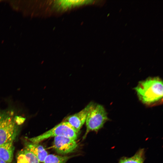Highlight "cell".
<instances>
[{"instance_id":"cell-1","label":"cell","mask_w":163,"mask_h":163,"mask_svg":"<svg viewBox=\"0 0 163 163\" xmlns=\"http://www.w3.org/2000/svg\"><path fill=\"white\" fill-rule=\"evenodd\" d=\"M139 99L145 104L152 105L162 101L163 82L158 77L141 81L135 88Z\"/></svg>"},{"instance_id":"cell-2","label":"cell","mask_w":163,"mask_h":163,"mask_svg":"<svg viewBox=\"0 0 163 163\" xmlns=\"http://www.w3.org/2000/svg\"><path fill=\"white\" fill-rule=\"evenodd\" d=\"M12 110L0 111V145L14 141L19 131L16 116Z\"/></svg>"},{"instance_id":"cell-3","label":"cell","mask_w":163,"mask_h":163,"mask_svg":"<svg viewBox=\"0 0 163 163\" xmlns=\"http://www.w3.org/2000/svg\"><path fill=\"white\" fill-rule=\"evenodd\" d=\"M108 120L107 113L103 106L92 102L85 122L86 129L83 138L91 131H98Z\"/></svg>"},{"instance_id":"cell-4","label":"cell","mask_w":163,"mask_h":163,"mask_svg":"<svg viewBox=\"0 0 163 163\" xmlns=\"http://www.w3.org/2000/svg\"><path fill=\"white\" fill-rule=\"evenodd\" d=\"M79 133L68 123L63 121L41 134L27 139L30 142L37 143H39L49 138L57 136L67 137L76 140Z\"/></svg>"},{"instance_id":"cell-5","label":"cell","mask_w":163,"mask_h":163,"mask_svg":"<svg viewBox=\"0 0 163 163\" xmlns=\"http://www.w3.org/2000/svg\"><path fill=\"white\" fill-rule=\"evenodd\" d=\"M78 144L76 140L65 136L54 137L51 148L58 154L65 155L74 152Z\"/></svg>"},{"instance_id":"cell-6","label":"cell","mask_w":163,"mask_h":163,"mask_svg":"<svg viewBox=\"0 0 163 163\" xmlns=\"http://www.w3.org/2000/svg\"><path fill=\"white\" fill-rule=\"evenodd\" d=\"M91 104L92 102L90 103L81 111L68 116L63 121L68 123L75 130L79 132L80 129L85 122Z\"/></svg>"},{"instance_id":"cell-7","label":"cell","mask_w":163,"mask_h":163,"mask_svg":"<svg viewBox=\"0 0 163 163\" xmlns=\"http://www.w3.org/2000/svg\"><path fill=\"white\" fill-rule=\"evenodd\" d=\"M24 147L34 154L40 162H43L48 155L44 147L39 143H34L30 141L24 143Z\"/></svg>"},{"instance_id":"cell-8","label":"cell","mask_w":163,"mask_h":163,"mask_svg":"<svg viewBox=\"0 0 163 163\" xmlns=\"http://www.w3.org/2000/svg\"><path fill=\"white\" fill-rule=\"evenodd\" d=\"M14 141L8 142L0 145V159L7 163H12L14 147Z\"/></svg>"},{"instance_id":"cell-9","label":"cell","mask_w":163,"mask_h":163,"mask_svg":"<svg viewBox=\"0 0 163 163\" xmlns=\"http://www.w3.org/2000/svg\"><path fill=\"white\" fill-rule=\"evenodd\" d=\"M17 163H40L36 157L24 147L20 150L16 155Z\"/></svg>"},{"instance_id":"cell-10","label":"cell","mask_w":163,"mask_h":163,"mask_svg":"<svg viewBox=\"0 0 163 163\" xmlns=\"http://www.w3.org/2000/svg\"><path fill=\"white\" fill-rule=\"evenodd\" d=\"M145 152L144 149H140L132 156L123 157L117 163H144Z\"/></svg>"},{"instance_id":"cell-11","label":"cell","mask_w":163,"mask_h":163,"mask_svg":"<svg viewBox=\"0 0 163 163\" xmlns=\"http://www.w3.org/2000/svg\"><path fill=\"white\" fill-rule=\"evenodd\" d=\"M71 157L62 156L52 154H48L45 158L43 163H66Z\"/></svg>"},{"instance_id":"cell-12","label":"cell","mask_w":163,"mask_h":163,"mask_svg":"<svg viewBox=\"0 0 163 163\" xmlns=\"http://www.w3.org/2000/svg\"><path fill=\"white\" fill-rule=\"evenodd\" d=\"M0 163H7L5 161L3 160H2L0 159Z\"/></svg>"}]
</instances>
